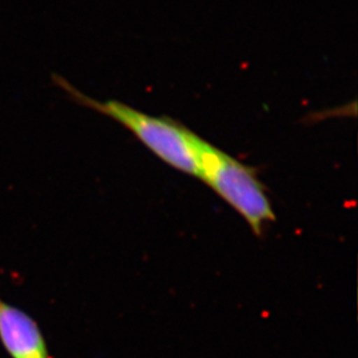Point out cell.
<instances>
[{
    "instance_id": "7a4b0ae2",
    "label": "cell",
    "mask_w": 358,
    "mask_h": 358,
    "mask_svg": "<svg viewBox=\"0 0 358 358\" xmlns=\"http://www.w3.org/2000/svg\"><path fill=\"white\" fill-rule=\"evenodd\" d=\"M199 179L230 204L254 234L260 236L275 213L264 186L252 167L195 137Z\"/></svg>"
},
{
    "instance_id": "3957f363",
    "label": "cell",
    "mask_w": 358,
    "mask_h": 358,
    "mask_svg": "<svg viewBox=\"0 0 358 358\" xmlns=\"http://www.w3.org/2000/svg\"><path fill=\"white\" fill-rule=\"evenodd\" d=\"M0 343L10 358H52L38 321L1 297Z\"/></svg>"
},
{
    "instance_id": "6da1fadb",
    "label": "cell",
    "mask_w": 358,
    "mask_h": 358,
    "mask_svg": "<svg viewBox=\"0 0 358 358\" xmlns=\"http://www.w3.org/2000/svg\"><path fill=\"white\" fill-rule=\"evenodd\" d=\"M52 81L72 101L119 122L167 165L189 176H199L196 135L189 129L173 120L148 115L122 102L95 100L61 76L52 75Z\"/></svg>"
}]
</instances>
